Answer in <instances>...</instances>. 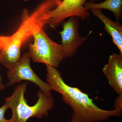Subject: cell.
Wrapping results in <instances>:
<instances>
[{
	"label": "cell",
	"mask_w": 122,
	"mask_h": 122,
	"mask_svg": "<svg viewBox=\"0 0 122 122\" xmlns=\"http://www.w3.org/2000/svg\"><path fill=\"white\" fill-rule=\"evenodd\" d=\"M62 0H45L32 12L24 9L21 14V22L12 35H0L1 63L8 69L15 65L20 59L23 44L37 30L46 24L49 13L57 7Z\"/></svg>",
	"instance_id": "cell-1"
},
{
	"label": "cell",
	"mask_w": 122,
	"mask_h": 122,
	"mask_svg": "<svg viewBox=\"0 0 122 122\" xmlns=\"http://www.w3.org/2000/svg\"><path fill=\"white\" fill-rule=\"evenodd\" d=\"M46 81L52 90L61 94L63 102L73 110L71 122H98L122 115V109L99 108L87 94L66 83L56 68L46 65Z\"/></svg>",
	"instance_id": "cell-2"
},
{
	"label": "cell",
	"mask_w": 122,
	"mask_h": 122,
	"mask_svg": "<svg viewBox=\"0 0 122 122\" xmlns=\"http://www.w3.org/2000/svg\"><path fill=\"white\" fill-rule=\"evenodd\" d=\"M27 86L26 82L17 85L11 96L5 98V104L12 111L9 122H26L32 117L41 119L47 116L53 107L54 101L51 94L41 90L37 93V102L33 106L29 105L25 97Z\"/></svg>",
	"instance_id": "cell-3"
},
{
	"label": "cell",
	"mask_w": 122,
	"mask_h": 122,
	"mask_svg": "<svg viewBox=\"0 0 122 122\" xmlns=\"http://www.w3.org/2000/svg\"><path fill=\"white\" fill-rule=\"evenodd\" d=\"M32 36L33 42L29 45L30 59L35 62L44 63L56 68L58 67L64 58L61 44L53 41L43 27L38 29Z\"/></svg>",
	"instance_id": "cell-4"
},
{
	"label": "cell",
	"mask_w": 122,
	"mask_h": 122,
	"mask_svg": "<svg viewBox=\"0 0 122 122\" xmlns=\"http://www.w3.org/2000/svg\"><path fill=\"white\" fill-rule=\"evenodd\" d=\"M30 58L28 52L24 54L12 68L8 69L7 77L9 82L6 86L9 87L22 81H29L39 87L41 90L51 94L50 85L42 81L34 71L30 64Z\"/></svg>",
	"instance_id": "cell-5"
},
{
	"label": "cell",
	"mask_w": 122,
	"mask_h": 122,
	"mask_svg": "<svg viewBox=\"0 0 122 122\" xmlns=\"http://www.w3.org/2000/svg\"><path fill=\"white\" fill-rule=\"evenodd\" d=\"M87 0H62L61 4L49 13L46 24L55 28L66 18L71 17L85 20L90 13L84 7Z\"/></svg>",
	"instance_id": "cell-6"
},
{
	"label": "cell",
	"mask_w": 122,
	"mask_h": 122,
	"mask_svg": "<svg viewBox=\"0 0 122 122\" xmlns=\"http://www.w3.org/2000/svg\"><path fill=\"white\" fill-rule=\"evenodd\" d=\"M76 17H70L63 25V30L60 32L62 39L64 58L72 57L87 39L81 37L78 33V21Z\"/></svg>",
	"instance_id": "cell-7"
},
{
	"label": "cell",
	"mask_w": 122,
	"mask_h": 122,
	"mask_svg": "<svg viewBox=\"0 0 122 122\" xmlns=\"http://www.w3.org/2000/svg\"><path fill=\"white\" fill-rule=\"evenodd\" d=\"M109 85L119 96L122 95V55L112 54L102 69Z\"/></svg>",
	"instance_id": "cell-8"
},
{
	"label": "cell",
	"mask_w": 122,
	"mask_h": 122,
	"mask_svg": "<svg viewBox=\"0 0 122 122\" xmlns=\"http://www.w3.org/2000/svg\"><path fill=\"white\" fill-rule=\"evenodd\" d=\"M93 15L103 22L105 30L111 36L114 44L122 55V26L119 21H114L103 14L101 10H91Z\"/></svg>",
	"instance_id": "cell-9"
},
{
	"label": "cell",
	"mask_w": 122,
	"mask_h": 122,
	"mask_svg": "<svg viewBox=\"0 0 122 122\" xmlns=\"http://www.w3.org/2000/svg\"><path fill=\"white\" fill-rule=\"evenodd\" d=\"M84 7L89 10H101L105 9L111 11L116 18V21H119L122 14V0H106L101 3H95L93 1L86 2Z\"/></svg>",
	"instance_id": "cell-10"
},
{
	"label": "cell",
	"mask_w": 122,
	"mask_h": 122,
	"mask_svg": "<svg viewBox=\"0 0 122 122\" xmlns=\"http://www.w3.org/2000/svg\"><path fill=\"white\" fill-rule=\"evenodd\" d=\"M9 109L7 105L4 104L0 107V122H9V120H7L5 117V113Z\"/></svg>",
	"instance_id": "cell-11"
},
{
	"label": "cell",
	"mask_w": 122,
	"mask_h": 122,
	"mask_svg": "<svg viewBox=\"0 0 122 122\" xmlns=\"http://www.w3.org/2000/svg\"><path fill=\"white\" fill-rule=\"evenodd\" d=\"M114 107L115 109L122 110V95L119 96L116 98L115 101Z\"/></svg>",
	"instance_id": "cell-12"
},
{
	"label": "cell",
	"mask_w": 122,
	"mask_h": 122,
	"mask_svg": "<svg viewBox=\"0 0 122 122\" xmlns=\"http://www.w3.org/2000/svg\"><path fill=\"white\" fill-rule=\"evenodd\" d=\"M1 53H0V64L1 63ZM6 86L2 83V79L0 74V91L4 90L5 89Z\"/></svg>",
	"instance_id": "cell-13"
},
{
	"label": "cell",
	"mask_w": 122,
	"mask_h": 122,
	"mask_svg": "<svg viewBox=\"0 0 122 122\" xmlns=\"http://www.w3.org/2000/svg\"><path fill=\"white\" fill-rule=\"evenodd\" d=\"M97 0H91V1H93V2H94V1H95Z\"/></svg>",
	"instance_id": "cell-14"
},
{
	"label": "cell",
	"mask_w": 122,
	"mask_h": 122,
	"mask_svg": "<svg viewBox=\"0 0 122 122\" xmlns=\"http://www.w3.org/2000/svg\"><path fill=\"white\" fill-rule=\"evenodd\" d=\"M30 0H24L25 2H27V1H29Z\"/></svg>",
	"instance_id": "cell-15"
}]
</instances>
